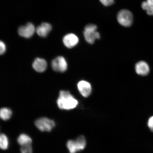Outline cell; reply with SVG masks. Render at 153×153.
<instances>
[{
    "instance_id": "obj_1",
    "label": "cell",
    "mask_w": 153,
    "mask_h": 153,
    "mask_svg": "<svg viewBox=\"0 0 153 153\" xmlns=\"http://www.w3.org/2000/svg\"><path fill=\"white\" fill-rule=\"evenodd\" d=\"M57 106L61 110H71L76 108L78 101L68 91H62L57 101Z\"/></svg>"
},
{
    "instance_id": "obj_2",
    "label": "cell",
    "mask_w": 153,
    "mask_h": 153,
    "mask_svg": "<svg viewBox=\"0 0 153 153\" xmlns=\"http://www.w3.org/2000/svg\"><path fill=\"white\" fill-rule=\"evenodd\" d=\"M97 26L93 24H88L85 27L83 34L87 43L91 45L94 43L96 40L100 39V34L97 31Z\"/></svg>"
},
{
    "instance_id": "obj_3",
    "label": "cell",
    "mask_w": 153,
    "mask_h": 153,
    "mask_svg": "<svg viewBox=\"0 0 153 153\" xmlns=\"http://www.w3.org/2000/svg\"><path fill=\"white\" fill-rule=\"evenodd\" d=\"M34 124L38 129L42 132L51 131L56 125L53 120L47 117L38 118L36 120Z\"/></svg>"
},
{
    "instance_id": "obj_4",
    "label": "cell",
    "mask_w": 153,
    "mask_h": 153,
    "mask_svg": "<svg viewBox=\"0 0 153 153\" xmlns=\"http://www.w3.org/2000/svg\"><path fill=\"white\" fill-rule=\"evenodd\" d=\"M117 20L121 25L129 27L133 23V15L131 11L128 10H122L118 13Z\"/></svg>"
},
{
    "instance_id": "obj_5",
    "label": "cell",
    "mask_w": 153,
    "mask_h": 153,
    "mask_svg": "<svg viewBox=\"0 0 153 153\" xmlns=\"http://www.w3.org/2000/svg\"><path fill=\"white\" fill-rule=\"evenodd\" d=\"M51 66L55 71L63 72L65 71L68 68V64L64 57L58 56L52 61Z\"/></svg>"
},
{
    "instance_id": "obj_6",
    "label": "cell",
    "mask_w": 153,
    "mask_h": 153,
    "mask_svg": "<svg viewBox=\"0 0 153 153\" xmlns=\"http://www.w3.org/2000/svg\"><path fill=\"white\" fill-rule=\"evenodd\" d=\"M36 30L35 27L31 23H28L26 25L20 27L18 29L19 35L25 38H30Z\"/></svg>"
},
{
    "instance_id": "obj_7",
    "label": "cell",
    "mask_w": 153,
    "mask_h": 153,
    "mask_svg": "<svg viewBox=\"0 0 153 153\" xmlns=\"http://www.w3.org/2000/svg\"><path fill=\"white\" fill-rule=\"evenodd\" d=\"M77 87L79 93L84 97H88L91 95L92 87L91 84L89 82L82 80L78 82Z\"/></svg>"
},
{
    "instance_id": "obj_8",
    "label": "cell",
    "mask_w": 153,
    "mask_h": 153,
    "mask_svg": "<svg viewBox=\"0 0 153 153\" xmlns=\"http://www.w3.org/2000/svg\"><path fill=\"white\" fill-rule=\"evenodd\" d=\"M64 45L68 48H72L75 46L79 42V38L73 33L66 34L63 38Z\"/></svg>"
},
{
    "instance_id": "obj_9",
    "label": "cell",
    "mask_w": 153,
    "mask_h": 153,
    "mask_svg": "<svg viewBox=\"0 0 153 153\" xmlns=\"http://www.w3.org/2000/svg\"><path fill=\"white\" fill-rule=\"evenodd\" d=\"M135 70L137 74L142 76L148 75L150 71L148 64L143 61H140L137 63L135 66Z\"/></svg>"
},
{
    "instance_id": "obj_10",
    "label": "cell",
    "mask_w": 153,
    "mask_h": 153,
    "mask_svg": "<svg viewBox=\"0 0 153 153\" xmlns=\"http://www.w3.org/2000/svg\"><path fill=\"white\" fill-rule=\"evenodd\" d=\"M52 26L50 24L43 22L38 26L36 31L38 35L42 37H46L51 31Z\"/></svg>"
},
{
    "instance_id": "obj_11",
    "label": "cell",
    "mask_w": 153,
    "mask_h": 153,
    "mask_svg": "<svg viewBox=\"0 0 153 153\" xmlns=\"http://www.w3.org/2000/svg\"><path fill=\"white\" fill-rule=\"evenodd\" d=\"M47 64L45 59L40 58H36L34 61L32 66L36 71L43 72L46 70Z\"/></svg>"
},
{
    "instance_id": "obj_12",
    "label": "cell",
    "mask_w": 153,
    "mask_h": 153,
    "mask_svg": "<svg viewBox=\"0 0 153 153\" xmlns=\"http://www.w3.org/2000/svg\"><path fill=\"white\" fill-rule=\"evenodd\" d=\"M74 144L76 152L83 150L87 144L85 137L83 135L78 137L76 140H74Z\"/></svg>"
},
{
    "instance_id": "obj_13",
    "label": "cell",
    "mask_w": 153,
    "mask_h": 153,
    "mask_svg": "<svg viewBox=\"0 0 153 153\" xmlns=\"http://www.w3.org/2000/svg\"><path fill=\"white\" fill-rule=\"evenodd\" d=\"M17 141L21 146L32 144V139L29 136L25 134H21L17 139Z\"/></svg>"
},
{
    "instance_id": "obj_14",
    "label": "cell",
    "mask_w": 153,
    "mask_h": 153,
    "mask_svg": "<svg viewBox=\"0 0 153 153\" xmlns=\"http://www.w3.org/2000/svg\"><path fill=\"white\" fill-rule=\"evenodd\" d=\"M12 114V111L8 108H1L0 111V117L2 120L5 121L10 119Z\"/></svg>"
},
{
    "instance_id": "obj_15",
    "label": "cell",
    "mask_w": 153,
    "mask_h": 153,
    "mask_svg": "<svg viewBox=\"0 0 153 153\" xmlns=\"http://www.w3.org/2000/svg\"><path fill=\"white\" fill-rule=\"evenodd\" d=\"M9 141L7 136L3 133L0 136V148L3 150H6L8 149Z\"/></svg>"
},
{
    "instance_id": "obj_16",
    "label": "cell",
    "mask_w": 153,
    "mask_h": 153,
    "mask_svg": "<svg viewBox=\"0 0 153 153\" xmlns=\"http://www.w3.org/2000/svg\"><path fill=\"white\" fill-rule=\"evenodd\" d=\"M143 9L146 10L147 14L150 16L153 15V6L149 5L146 1L143 2L141 5Z\"/></svg>"
},
{
    "instance_id": "obj_17",
    "label": "cell",
    "mask_w": 153,
    "mask_h": 153,
    "mask_svg": "<svg viewBox=\"0 0 153 153\" xmlns=\"http://www.w3.org/2000/svg\"><path fill=\"white\" fill-rule=\"evenodd\" d=\"M21 153H33L32 144H29L21 146Z\"/></svg>"
},
{
    "instance_id": "obj_18",
    "label": "cell",
    "mask_w": 153,
    "mask_h": 153,
    "mask_svg": "<svg viewBox=\"0 0 153 153\" xmlns=\"http://www.w3.org/2000/svg\"><path fill=\"white\" fill-rule=\"evenodd\" d=\"M100 2L105 6H109L114 3V0H100Z\"/></svg>"
},
{
    "instance_id": "obj_19",
    "label": "cell",
    "mask_w": 153,
    "mask_h": 153,
    "mask_svg": "<svg viewBox=\"0 0 153 153\" xmlns=\"http://www.w3.org/2000/svg\"><path fill=\"white\" fill-rule=\"evenodd\" d=\"M0 53L1 55L5 53L6 50V47L4 43L3 42L1 41L0 42Z\"/></svg>"
},
{
    "instance_id": "obj_20",
    "label": "cell",
    "mask_w": 153,
    "mask_h": 153,
    "mask_svg": "<svg viewBox=\"0 0 153 153\" xmlns=\"http://www.w3.org/2000/svg\"><path fill=\"white\" fill-rule=\"evenodd\" d=\"M148 127L151 131L153 132V116L151 117L148 120Z\"/></svg>"
},
{
    "instance_id": "obj_21",
    "label": "cell",
    "mask_w": 153,
    "mask_h": 153,
    "mask_svg": "<svg viewBox=\"0 0 153 153\" xmlns=\"http://www.w3.org/2000/svg\"><path fill=\"white\" fill-rule=\"evenodd\" d=\"M146 2L149 5L153 6V0H147Z\"/></svg>"
}]
</instances>
